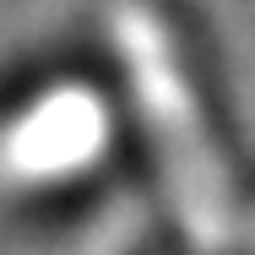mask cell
Segmentation results:
<instances>
[{
    "mask_svg": "<svg viewBox=\"0 0 255 255\" xmlns=\"http://www.w3.org/2000/svg\"><path fill=\"white\" fill-rule=\"evenodd\" d=\"M114 38H120V54H125V71H130V87L141 98V114L157 136V152H163V168L174 179V196H179V212L190 217V228L201 239H228L234 228V185L217 163V147H212V130H206L201 98L179 65V49L168 38V27L157 22L152 5L141 0H120L114 5Z\"/></svg>",
    "mask_w": 255,
    "mask_h": 255,
    "instance_id": "cell-1",
    "label": "cell"
}]
</instances>
